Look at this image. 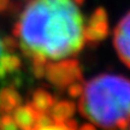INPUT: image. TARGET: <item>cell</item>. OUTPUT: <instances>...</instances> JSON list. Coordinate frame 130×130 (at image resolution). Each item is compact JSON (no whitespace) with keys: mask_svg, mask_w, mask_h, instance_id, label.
<instances>
[{"mask_svg":"<svg viewBox=\"0 0 130 130\" xmlns=\"http://www.w3.org/2000/svg\"><path fill=\"white\" fill-rule=\"evenodd\" d=\"M83 6V0H29L16 21L14 45L53 82L74 79L78 69L72 59L107 34L105 11L88 16Z\"/></svg>","mask_w":130,"mask_h":130,"instance_id":"cell-1","label":"cell"},{"mask_svg":"<svg viewBox=\"0 0 130 130\" xmlns=\"http://www.w3.org/2000/svg\"><path fill=\"white\" fill-rule=\"evenodd\" d=\"M78 110L93 125L123 129L130 124V79L116 74L98 75L78 92Z\"/></svg>","mask_w":130,"mask_h":130,"instance_id":"cell-2","label":"cell"},{"mask_svg":"<svg viewBox=\"0 0 130 130\" xmlns=\"http://www.w3.org/2000/svg\"><path fill=\"white\" fill-rule=\"evenodd\" d=\"M14 42L0 35V84L13 76L21 66Z\"/></svg>","mask_w":130,"mask_h":130,"instance_id":"cell-3","label":"cell"},{"mask_svg":"<svg viewBox=\"0 0 130 130\" xmlns=\"http://www.w3.org/2000/svg\"><path fill=\"white\" fill-rule=\"evenodd\" d=\"M113 45L119 59L130 68V11L117 24L113 32Z\"/></svg>","mask_w":130,"mask_h":130,"instance_id":"cell-4","label":"cell"},{"mask_svg":"<svg viewBox=\"0 0 130 130\" xmlns=\"http://www.w3.org/2000/svg\"><path fill=\"white\" fill-rule=\"evenodd\" d=\"M10 1H12V0H0V10H3L6 7V5L9 4Z\"/></svg>","mask_w":130,"mask_h":130,"instance_id":"cell-5","label":"cell"},{"mask_svg":"<svg viewBox=\"0 0 130 130\" xmlns=\"http://www.w3.org/2000/svg\"><path fill=\"white\" fill-rule=\"evenodd\" d=\"M128 128H130V124H129V126H128Z\"/></svg>","mask_w":130,"mask_h":130,"instance_id":"cell-6","label":"cell"}]
</instances>
